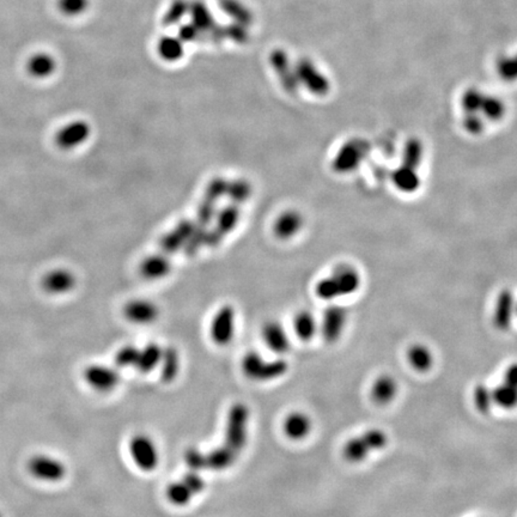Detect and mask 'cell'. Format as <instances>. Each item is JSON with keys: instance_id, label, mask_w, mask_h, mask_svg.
Listing matches in <instances>:
<instances>
[{"instance_id": "cell-10", "label": "cell", "mask_w": 517, "mask_h": 517, "mask_svg": "<svg viewBox=\"0 0 517 517\" xmlns=\"http://www.w3.org/2000/svg\"><path fill=\"white\" fill-rule=\"evenodd\" d=\"M349 321V312L345 307L339 304H331L325 309L321 321L318 323V331L325 342L333 344L342 338Z\"/></svg>"}, {"instance_id": "cell-2", "label": "cell", "mask_w": 517, "mask_h": 517, "mask_svg": "<svg viewBox=\"0 0 517 517\" xmlns=\"http://www.w3.org/2000/svg\"><path fill=\"white\" fill-rule=\"evenodd\" d=\"M387 432L371 427L358 436L352 437L342 446V457L350 464H361L375 451L385 449L388 444Z\"/></svg>"}, {"instance_id": "cell-12", "label": "cell", "mask_w": 517, "mask_h": 517, "mask_svg": "<svg viewBox=\"0 0 517 517\" xmlns=\"http://www.w3.org/2000/svg\"><path fill=\"white\" fill-rule=\"evenodd\" d=\"M305 227L303 214L296 209L284 210L275 217L272 224V233L279 241H291L302 233Z\"/></svg>"}, {"instance_id": "cell-3", "label": "cell", "mask_w": 517, "mask_h": 517, "mask_svg": "<svg viewBox=\"0 0 517 517\" xmlns=\"http://www.w3.org/2000/svg\"><path fill=\"white\" fill-rule=\"evenodd\" d=\"M370 142L366 139L362 137L350 138L334 153L331 168L338 175L352 174L360 169V166L370 155Z\"/></svg>"}, {"instance_id": "cell-14", "label": "cell", "mask_w": 517, "mask_h": 517, "mask_svg": "<svg viewBox=\"0 0 517 517\" xmlns=\"http://www.w3.org/2000/svg\"><path fill=\"white\" fill-rule=\"evenodd\" d=\"M77 285L75 272L65 267H59L47 272L41 280L43 291L52 296L70 294Z\"/></svg>"}, {"instance_id": "cell-20", "label": "cell", "mask_w": 517, "mask_h": 517, "mask_svg": "<svg viewBox=\"0 0 517 517\" xmlns=\"http://www.w3.org/2000/svg\"><path fill=\"white\" fill-rule=\"evenodd\" d=\"M313 420L307 413L294 411L285 417L283 432L291 441H303L312 433Z\"/></svg>"}, {"instance_id": "cell-43", "label": "cell", "mask_w": 517, "mask_h": 517, "mask_svg": "<svg viewBox=\"0 0 517 517\" xmlns=\"http://www.w3.org/2000/svg\"><path fill=\"white\" fill-rule=\"evenodd\" d=\"M217 211L218 210H217L216 203L207 199H203V201L198 206V209H197V220L195 222L200 225L207 227L216 218Z\"/></svg>"}, {"instance_id": "cell-1", "label": "cell", "mask_w": 517, "mask_h": 517, "mask_svg": "<svg viewBox=\"0 0 517 517\" xmlns=\"http://www.w3.org/2000/svg\"><path fill=\"white\" fill-rule=\"evenodd\" d=\"M362 281L361 272L355 266L344 262L336 266L329 275L318 280L315 285V294L318 299L333 302L358 292Z\"/></svg>"}, {"instance_id": "cell-23", "label": "cell", "mask_w": 517, "mask_h": 517, "mask_svg": "<svg viewBox=\"0 0 517 517\" xmlns=\"http://www.w3.org/2000/svg\"><path fill=\"white\" fill-rule=\"evenodd\" d=\"M398 381L395 380L393 376H379L371 386V399L374 403L380 406H386L393 403L395 398L398 396Z\"/></svg>"}, {"instance_id": "cell-33", "label": "cell", "mask_w": 517, "mask_h": 517, "mask_svg": "<svg viewBox=\"0 0 517 517\" xmlns=\"http://www.w3.org/2000/svg\"><path fill=\"white\" fill-rule=\"evenodd\" d=\"M480 115L485 121L490 123H499L507 115V105L499 97L485 94L481 105H480Z\"/></svg>"}, {"instance_id": "cell-36", "label": "cell", "mask_w": 517, "mask_h": 517, "mask_svg": "<svg viewBox=\"0 0 517 517\" xmlns=\"http://www.w3.org/2000/svg\"><path fill=\"white\" fill-rule=\"evenodd\" d=\"M473 403L478 412L481 414H489L494 407L492 400V390L484 383H478L473 390Z\"/></svg>"}, {"instance_id": "cell-32", "label": "cell", "mask_w": 517, "mask_h": 517, "mask_svg": "<svg viewBox=\"0 0 517 517\" xmlns=\"http://www.w3.org/2000/svg\"><path fill=\"white\" fill-rule=\"evenodd\" d=\"M253 193H254V188H253L252 182L248 181L247 179L236 177V179L228 181L227 197L231 201V204L238 205V206L246 204L252 199Z\"/></svg>"}, {"instance_id": "cell-48", "label": "cell", "mask_w": 517, "mask_h": 517, "mask_svg": "<svg viewBox=\"0 0 517 517\" xmlns=\"http://www.w3.org/2000/svg\"><path fill=\"white\" fill-rule=\"evenodd\" d=\"M197 224L198 223L195 220H193V219L182 218L177 222L174 230L180 235L181 238L184 240V242H186L188 240V238H190V234L194 231Z\"/></svg>"}, {"instance_id": "cell-28", "label": "cell", "mask_w": 517, "mask_h": 517, "mask_svg": "<svg viewBox=\"0 0 517 517\" xmlns=\"http://www.w3.org/2000/svg\"><path fill=\"white\" fill-rule=\"evenodd\" d=\"M162 380L171 383L175 380L181 369V357L174 346L163 347L161 362H160Z\"/></svg>"}, {"instance_id": "cell-50", "label": "cell", "mask_w": 517, "mask_h": 517, "mask_svg": "<svg viewBox=\"0 0 517 517\" xmlns=\"http://www.w3.org/2000/svg\"><path fill=\"white\" fill-rule=\"evenodd\" d=\"M0 517H1V515H0Z\"/></svg>"}, {"instance_id": "cell-17", "label": "cell", "mask_w": 517, "mask_h": 517, "mask_svg": "<svg viewBox=\"0 0 517 517\" xmlns=\"http://www.w3.org/2000/svg\"><path fill=\"white\" fill-rule=\"evenodd\" d=\"M491 390L494 406L504 409L515 407L517 400V369L515 364L509 366L505 371L503 382Z\"/></svg>"}, {"instance_id": "cell-39", "label": "cell", "mask_w": 517, "mask_h": 517, "mask_svg": "<svg viewBox=\"0 0 517 517\" xmlns=\"http://www.w3.org/2000/svg\"><path fill=\"white\" fill-rule=\"evenodd\" d=\"M158 244H160L161 253L169 257V255H173V254H176V253L182 251L185 242L181 238L180 235L173 229L171 231L162 235Z\"/></svg>"}, {"instance_id": "cell-40", "label": "cell", "mask_w": 517, "mask_h": 517, "mask_svg": "<svg viewBox=\"0 0 517 517\" xmlns=\"http://www.w3.org/2000/svg\"><path fill=\"white\" fill-rule=\"evenodd\" d=\"M461 126L467 134H470L472 137H479L486 129V121L479 113H472V114L464 113V116L461 120Z\"/></svg>"}, {"instance_id": "cell-6", "label": "cell", "mask_w": 517, "mask_h": 517, "mask_svg": "<svg viewBox=\"0 0 517 517\" xmlns=\"http://www.w3.org/2000/svg\"><path fill=\"white\" fill-rule=\"evenodd\" d=\"M129 451L133 464L142 472H153L160 464V451L151 437L137 433L129 440Z\"/></svg>"}, {"instance_id": "cell-27", "label": "cell", "mask_w": 517, "mask_h": 517, "mask_svg": "<svg viewBox=\"0 0 517 517\" xmlns=\"http://www.w3.org/2000/svg\"><path fill=\"white\" fill-rule=\"evenodd\" d=\"M28 73L36 79H46L57 70L55 59L47 53H38L30 57L27 64Z\"/></svg>"}, {"instance_id": "cell-49", "label": "cell", "mask_w": 517, "mask_h": 517, "mask_svg": "<svg viewBox=\"0 0 517 517\" xmlns=\"http://www.w3.org/2000/svg\"><path fill=\"white\" fill-rule=\"evenodd\" d=\"M224 235L218 228L206 229V236H205V247L217 248L223 242Z\"/></svg>"}, {"instance_id": "cell-31", "label": "cell", "mask_w": 517, "mask_h": 517, "mask_svg": "<svg viewBox=\"0 0 517 517\" xmlns=\"http://www.w3.org/2000/svg\"><path fill=\"white\" fill-rule=\"evenodd\" d=\"M241 209L238 205L229 204L217 211L216 214V228H218L224 235L233 233L241 222Z\"/></svg>"}, {"instance_id": "cell-30", "label": "cell", "mask_w": 517, "mask_h": 517, "mask_svg": "<svg viewBox=\"0 0 517 517\" xmlns=\"http://www.w3.org/2000/svg\"><path fill=\"white\" fill-rule=\"evenodd\" d=\"M162 352H163V346L158 345L157 342H149L139 351L136 369L142 374H149L152 370H155L160 366Z\"/></svg>"}, {"instance_id": "cell-34", "label": "cell", "mask_w": 517, "mask_h": 517, "mask_svg": "<svg viewBox=\"0 0 517 517\" xmlns=\"http://www.w3.org/2000/svg\"><path fill=\"white\" fill-rule=\"evenodd\" d=\"M157 51L160 57L168 62H179L185 53L182 41L180 38H173V36L162 38L157 46Z\"/></svg>"}, {"instance_id": "cell-45", "label": "cell", "mask_w": 517, "mask_h": 517, "mask_svg": "<svg viewBox=\"0 0 517 517\" xmlns=\"http://www.w3.org/2000/svg\"><path fill=\"white\" fill-rule=\"evenodd\" d=\"M185 457L186 465L188 466L190 470L195 472H201L206 470V455L204 451H200L198 448L192 446L187 449L184 454Z\"/></svg>"}, {"instance_id": "cell-44", "label": "cell", "mask_w": 517, "mask_h": 517, "mask_svg": "<svg viewBox=\"0 0 517 517\" xmlns=\"http://www.w3.org/2000/svg\"><path fill=\"white\" fill-rule=\"evenodd\" d=\"M58 8L68 17H76L86 12L89 8V0H59Z\"/></svg>"}, {"instance_id": "cell-9", "label": "cell", "mask_w": 517, "mask_h": 517, "mask_svg": "<svg viewBox=\"0 0 517 517\" xmlns=\"http://www.w3.org/2000/svg\"><path fill=\"white\" fill-rule=\"evenodd\" d=\"M91 126L86 120H72L59 129L54 136V142L60 150L71 151L84 145L91 137Z\"/></svg>"}, {"instance_id": "cell-41", "label": "cell", "mask_w": 517, "mask_h": 517, "mask_svg": "<svg viewBox=\"0 0 517 517\" xmlns=\"http://www.w3.org/2000/svg\"><path fill=\"white\" fill-rule=\"evenodd\" d=\"M140 349L131 344L120 347L115 355V366L118 368H136Z\"/></svg>"}, {"instance_id": "cell-38", "label": "cell", "mask_w": 517, "mask_h": 517, "mask_svg": "<svg viewBox=\"0 0 517 517\" xmlns=\"http://www.w3.org/2000/svg\"><path fill=\"white\" fill-rule=\"evenodd\" d=\"M206 229H207V227L197 224L194 231L190 234V238L186 241L184 248H182V251L185 252L187 257H194L199 253L201 248L205 247Z\"/></svg>"}, {"instance_id": "cell-42", "label": "cell", "mask_w": 517, "mask_h": 517, "mask_svg": "<svg viewBox=\"0 0 517 517\" xmlns=\"http://www.w3.org/2000/svg\"><path fill=\"white\" fill-rule=\"evenodd\" d=\"M228 181L223 176H216L214 179L209 181V184L205 187L204 199L214 201L217 204L220 198L227 195L228 190Z\"/></svg>"}, {"instance_id": "cell-25", "label": "cell", "mask_w": 517, "mask_h": 517, "mask_svg": "<svg viewBox=\"0 0 517 517\" xmlns=\"http://www.w3.org/2000/svg\"><path fill=\"white\" fill-rule=\"evenodd\" d=\"M294 336L302 342H310L318 332V320L308 310H301L292 320Z\"/></svg>"}, {"instance_id": "cell-26", "label": "cell", "mask_w": 517, "mask_h": 517, "mask_svg": "<svg viewBox=\"0 0 517 517\" xmlns=\"http://www.w3.org/2000/svg\"><path fill=\"white\" fill-rule=\"evenodd\" d=\"M424 160H425V145L422 139L418 137L408 138L403 144L400 164L411 166L419 171L424 163Z\"/></svg>"}, {"instance_id": "cell-11", "label": "cell", "mask_w": 517, "mask_h": 517, "mask_svg": "<svg viewBox=\"0 0 517 517\" xmlns=\"http://www.w3.org/2000/svg\"><path fill=\"white\" fill-rule=\"evenodd\" d=\"M28 470L34 478L46 483H59L66 477V465L54 456L35 455L29 460Z\"/></svg>"}, {"instance_id": "cell-19", "label": "cell", "mask_w": 517, "mask_h": 517, "mask_svg": "<svg viewBox=\"0 0 517 517\" xmlns=\"http://www.w3.org/2000/svg\"><path fill=\"white\" fill-rule=\"evenodd\" d=\"M270 64L277 76L279 78L280 84L284 90L290 94H294L299 89V81L294 71V66L291 65L290 59L284 51H275L270 55Z\"/></svg>"}, {"instance_id": "cell-35", "label": "cell", "mask_w": 517, "mask_h": 517, "mask_svg": "<svg viewBox=\"0 0 517 517\" xmlns=\"http://www.w3.org/2000/svg\"><path fill=\"white\" fill-rule=\"evenodd\" d=\"M166 497L169 501V503L173 504V505L185 507L192 502L194 494L190 491V488L184 483V480L180 479L177 481H173L166 486Z\"/></svg>"}, {"instance_id": "cell-7", "label": "cell", "mask_w": 517, "mask_h": 517, "mask_svg": "<svg viewBox=\"0 0 517 517\" xmlns=\"http://www.w3.org/2000/svg\"><path fill=\"white\" fill-rule=\"evenodd\" d=\"M294 71H296L299 88L303 86L304 89H307L310 94L318 97H325L329 94L331 81L326 75H323V72L318 70V66H315V64L312 60L301 59L294 65Z\"/></svg>"}, {"instance_id": "cell-4", "label": "cell", "mask_w": 517, "mask_h": 517, "mask_svg": "<svg viewBox=\"0 0 517 517\" xmlns=\"http://www.w3.org/2000/svg\"><path fill=\"white\" fill-rule=\"evenodd\" d=\"M249 419L251 411L246 403H234L233 406L229 408L224 432V444L238 456L241 455V453L247 446Z\"/></svg>"}, {"instance_id": "cell-47", "label": "cell", "mask_w": 517, "mask_h": 517, "mask_svg": "<svg viewBox=\"0 0 517 517\" xmlns=\"http://www.w3.org/2000/svg\"><path fill=\"white\" fill-rule=\"evenodd\" d=\"M182 480L190 488L194 496L201 494L205 490V486H206V483H205L204 478L200 475V472H195V470H190L188 473H186L182 477Z\"/></svg>"}, {"instance_id": "cell-24", "label": "cell", "mask_w": 517, "mask_h": 517, "mask_svg": "<svg viewBox=\"0 0 517 517\" xmlns=\"http://www.w3.org/2000/svg\"><path fill=\"white\" fill-rule=\"evenodd\" d=\"M206 455V470L222 472L231 468L238 461V455L230 448L223 446H216L214 449L205 453Z\"/></svg>"}, {"instance_id": "cell-13", "label": "cell", "mask_w": 517, "mask_h": 517, "mask_svg": "<svg viewBox=\"0 0 517 517\" xmlns=\"http://www.w3.org/2000/svg\"><path fill=\"white\" fill-rule=\"evenodd\" d=\"M83 376L88 386L101 393L112 392L119 386L121 379L119 370L116 368L103 364H91L86 366Z\"/></svg>"}, {"instance_id": "cell-37", "label": "cell", "mask_w": 517, "mask_h": 517, "mask_svg": "<svg viewBox=\"0 0 517 517\" xmlns=\"http://www.w3.org/2000/svg\"><path fill=\"white\" fill-rule=\"evenodd\" d=\"M484 92L477 88H468L461 97V108L466 114L479 113L480 105L484 99ZM480 114V113H479Z\"/></svg>"}, {"instance_id": "cell-15", "label": "cell", "mask_w": 517, "mask_h": 517, "mask_svg": "<svg viewBox=\"0 0 517 517\" xmlns=\"http://www.w3.org/2000/svg\"><path fill=\"white\" fill-rule=\"evenodd\" d=\"M515 316V294L510 289H503L496 297L492 323L501 332H507L513 325Z\"/></svg>"}, {"instance_id": "cell-22", "label": "cell", "mask_w": 517, "mask_h": 517, "mask_svg": "<svg viewBox=\"0 0 517 517\" xmlns=\"http://www.w3.org/2000/svg\"><path fill=\"white\" fill-rule=\"evenodd\" d=\"M173 268L171 259L163 253L144 257L139 265V273L144 279L161 280L169 275Z\"/></svg>"}, {"instance_id": "cell-8", "label": "cell", "mask_w": 517, "mask_h": 517, "mask_svg": "<svg viewBox=\"0 0 517 517\" xmlns=\"http://www.w3.org/2000/svg\"><path fill=\"white\" fill-rule=\"evenodd\" d=\"M236 333V310L224 304L216 312L210 326V337L217 346H228Z\"/></svg>"}, {"instance_id": "cell-18", "label": "cell", "mask_w": 517, "mask_h": 517, "mask_svg": "<svg viewBox=\"0 0 517 517\" xmlns=\"http://www.w3.org/2000/svg\"><path fill=\"white\" fill-rule=\"evenodd\" d=\"M262 340L270 351L277 355H285L291 349V340L284 326L275 320H270L261 329Z\"/></svg>"}, {"instance_id": "cell-21", "label": "cell", "mask_w": 517, "mask_h": 517, "mask_svg": "<svg viewBox=\"0 0 517 517\" xmlns=\"http://www.w3.org/2000/svg\"><path fill=\"white\" fill-rule=\"evenodd\" d=\"M392 184L403 194H414L422 187V175L418 169L400 164L392 171Z\"/></svg>"}, {"instance_id": "cell-5", "label": "cell", "mask_w": 517, "mask_h": 517, "mask_svg": "<svg viewBox=\"0 0 517 517\" xmlns=\"http://www.w3.org/2000/svg\"><path fill=\"white\" fill-rule=\"evenodd\" d=\"M241 368L249 380L270 382L286 375L289 371V363L283 358L266 360L259 352L249 351L243 357Z\"/></svg>"}, {"instance_id": "cell-29", "label": "cell", "mask_w": 517, "mask_h": 517, "mask_svg": "<svg viewBox=\"0 0 517 517\" xmlns=\"http://www.w3.org/2000/svg\"><path fill=\"white\" fill-rule=\"evenodd\" d=\"M408 364L418 373H427L433 366V353L431 350L424 344H413L408 347Z\"/></svg>"}, {"instance_id": "cell-16", "label": "cell", "mask_w": 517, "mask_h": 517, "mask_svg": "<svg viewBox=\"0 0 517 517\" xmlns=\"http://www.w3.org/2000/svg\"><path fill=\"white\" fill-rule=\"evenodd\" d=\"M161 310L150 299H137L129 301L124 305V316L129 323L136 325H151L160 318Z\"/></svg>"}, {"instance_id": "cell-46", "label": "cell", "mask_w": 517, "mask_h": 517, "mask_svg": "<svg viewBox=\"0 0 517 517\" xmlns=\"http://www.w3.org/2000/svg\"><path fill=\"white\" fill-rule=\"evenodd\" d=\"M497 71L504 81H514L516 78V60L514 58L504 57L497 64Z\"/></svg>"}]
</instances>
